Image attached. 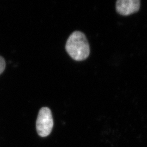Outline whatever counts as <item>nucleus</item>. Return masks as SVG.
I'll use <instances>...</instances> for the list:
<instances>
[{"instance_id":"1","label":"nucleus","mask_w":147,"mask_h":147,"mask_svg":"<svg viewBox=\"0 0 147 147\" xmlns=\"http://www.w3.org/2000/svg\"><path fill=\"white\" fill-rule=\"evenodd\" d=\"M65 49L74 60L81 61L88 58L90 53L89 43L84 33L80 31L72 33L67 40Z\"/></svg>"},{"instance_id":"2","label":"nucleus","mask_w":147,"mask_h":147,"mask_svg":"<svg viewBox=\"0 0 147 147\" xmlns=\"http://www.w3.org/2000/svg\"><path fill=\"white\" fill-rule=\"evenodd\" d=\"M53 126L52 113L48 107H42L39 111L36 121V129L40 137H47L50 134Z\"/></svg>"},{"instance_id":"3","label":"nucleus","mask_w":147,"mask_h":147,"mask_svg":"<svg viewBox=\"0 0 147 147\" xmlns=\"http://www.w3.org/2000/svg\"><path fill=\"white\" fill-rule=\"evenodd\" d=\"M117 11L123 16H127L135 13L140 8L139 0H119L116 2Z\"/></svg>"},{"instance_id":"4","label":"nucleus","mask_w":147,"mask_h":147,"mask_svg":"<svg viewBox=\"0 0 147 147\" xmlns=\"http://www.w3.org/2000/svg\"><path fill=\"white\" fill-rule=\"evenodd\" d=\"M5 68V60L2 56H0V74H1L3 72Z\"/></svg>"}]
</instances>
